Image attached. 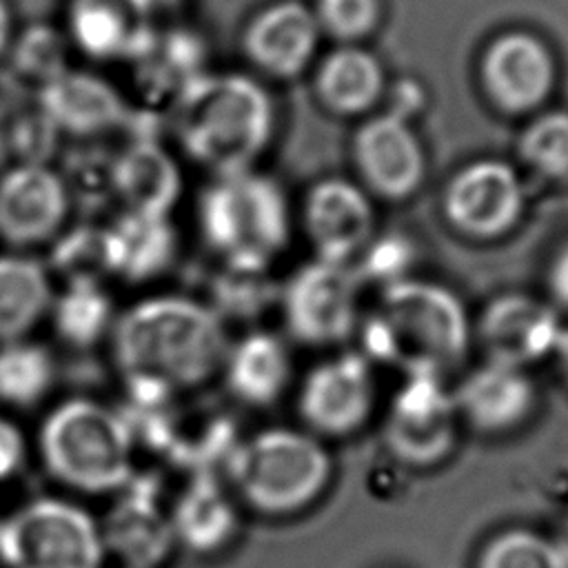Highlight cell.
Masks as SVG:
<instances>
[{"label":"cell","instance_id":"obj_37","mask_svg":"<svg viewBox=\"0 0 568 568\" xmlns=\"http://www.w3.org/2000/svg\"><path fill=\"white\" fill-rule=\"evenodd\" d=\"M555 353H557V359H559V368L568 382V328H561V335L557 339V346H555Z\"/></svg>","mask_w":568,"mask_h":568},{"label":"cell","instance_id":"obj_30","mask_svg":"<svg viewBox=\"0 0 568 568\" xmlns=\"http://www.w3.org/2000/svg\"><path fill=\"white\" fill-rule=\"evenodd\" d=\"M477 568H568V557L537 532L506 530L486 544Z\"/></svg>","mask_w":568,"mask_h":568},{"label":"cell","instance_id":"obj_7","mask_svg":"<svg viewBox=\"0 0 568 568\" xmlns=\"http://www.w3.org/2000/svg\"><path fill=\"white\" fill-rule=\"evenodd\" d=\"M102 532L91 515L60 499H38L0 524L7 568H100Z\"/></svg>","mask_w":568,"mask_h":568},{"label":"cell","instance_id":"obj_5","mask_svg":"<svg viewBox=\"0 0 568 568\" xmlns=\"http://www.w3.org/2000/svg\"><path fill=\"white\" fill-rule=\"evenodd\" d=\"M40 450L47 468L80 490H113L131 479V426L91 399L58 406L42 426Z\"/></svg>","mask_w":568,"mask_h":568},{"label":"cell","instance_id":"obj_31","mask_svg":"<svg viewBox=\"0 0 568 568\" xmlns=\"http://www.w3.org/2000/svg\"><path fill=\"white\" fill-rule=\"evenodd\" d=\"M519 151L539 173L568 178V113L552 111L537 118L521 135Z\"/></svg>","mask_w":568,"mask_h":568},{"label":"cell","instance_id":"obj_26","mask_svg":"<svg viewBox=\"0 0 568 568\" xmlns=\"http://www.w3.org/2000/svg\"><path fill=\"white\" fill-rule=\"evenodd\" d=\"M51 302L44 266L27 255H0V339L16 342Z\"/></svg>","mask_w":568,"mask_h":568},{"label":"cell","instance_id":"obj_33","mask_svg":"<svg viewBox=\"0 0 568 568\" xmlns=\"http://www.w3.org/2000/svg\"><path fill=\"white\" fill-rule=\"evenodd\" d=\"M317 22L337 38H362L379 18V0H320Z\"/></svg>","mask_w":568,"mask_h":568},{"label":"cell","instance_id":"obj_16","mask_svg":"<svg viewBox=\"0 0 568 568\" xmlns=\"http://www.w3.org/2000/svg\"><path fill=\"white\" fill-rule=\"evenodd\" d=\"M306 231L320 260L348 264L373 233L371 202L346 180H324L308 193Z\"/></svg>","mask_w":568,"mask_h":568},{"label":"cell","instance_id":"obj_9","mask_svg":"<svg viewBox=\"0 0 568 568\" xmlns=\"http://www.w3.org/2000/svg\"><path fill=\"white\" fill-rule=\"evenodd\" d=\"M397 390L384 437L390 453L410 466H430L444 459L455 444V397L442 375L413 373Z\"/></svg>","mask_w":568,"mask_h":568},{"label":"cell","instance_id":"obj_4","mask_svg":"<svg viewBox=\"0 0 568 568\" xmlns=\"http://www.w3.org/2000/svg\"><path fill=\"white\" fill-rule=\"evenodd\" d=\"M206 244L237 273L264 271L288 242V209L280 186L251 169L217 175L200 200Z\"/></svg>","mask_w":568,"mask_h":568},{"label":"cell","instance_id":"obj_11","mask_svg":"<svg viewBox=\"0 0 568 568\" xmlns=\"http://www.w3.org/2000/svg\"><path fill=\"white\" fill-rule=\"evenodd\" d=\"M69 213V191L58 171L20 162L0 175V237L13 246L53 237Z\"/></svg>","mask_w":568,"mask_h":568},{"label":"cell","instance_id":"obj_2","mask_svg":"<svg viewBox=\"0 0 568 568\" xmlns=\"http://www.w3.org/2000/svg\"><path fill=\"white\" fill-rule=\"evenodd\" d=\"M468 317L444 286L390 282L362 326L364 357L413 373L442 375L468 348Z\"/></svg>","mask_w":568,"mask_h":568},{"label":"cell","instance_id":"obj_1","mask_svg":"<svg viewBox=\"0 0 568 568\" xmlns=\"http://www.w3.org/2000/svg\"><path fill=\"white\" fill-rule=\"evenodd\" d=\"M113 346L129 379H149L169 390L204 382L226 355L217 315L186 297L135 304L115 324Z\"/></svg>","mask_w":568,"mask_h":568},{"label":"cell","instance_id":"obj_25","mask_svg":"<svg viewBox=\"0 0 568 568\" xmlns=\"http://www.w3.org/2000/svg\"><path fill=\"white\" fill-rule=\"evenodd\" d=\"M384 89L379 60L364 49L342 47L320 67L317 91L337 113H359L375 104Z\"/></svg>","mask_w":568,"mask_h":568},{"label":"cell","instance_id":"obj_22","mask_svg":"<svg viewBox=\"0 0 568 568\" xmlns=\"http://www.w3.org/2000/svg\"><path fill=\"white\" fill-rule=\"evenodd\" d=\"M226 386L251 404H273L288 384L291 357L286 346L271 333L255 331L244 335L231 351L226 348Z\"/></svg>","mask_w":568,"mask_h":568},{"label":"cell","instance_id":"obj_10","mask_svg":"<svg viewBox=\"0 0 568 568\" xmlns=\"http://www.w3.org/2000/svg\"><path fill=\"white\" fill-rule=\"evenodd\" d=\"M524 191L513 166L479 160L464 166L448 184L444 211L450 224L479 240L506 233L519 217Z\"/></svg>","mask_w":568,"mask_h":568},{"label":"cell","instance_id":"obj_14","mask_svg":"<svg viewBox=\"0 0 568 568\" xmlns=\"http://www.w3.org/2000/svg\"><path fill=\"white\" fill-rule=\"evenodd\" d=\"M481 78L504 111L539 106L555 82V62L546 44L530 33H504L486 51Z\"/></svg>","mask_w":568,"mask_h":568},{"label":"cell","instance_id":"obj_20","mask_svg":"<svg viewBox=\"0 0 568 568\" xmlns=\"http://www.w3.org/2000/svg\"><path fill=\"white\" fill-rule=\"evenodd\" d=\"M173 539V524L146 486L129 488L109 515L102 537V541H106L131 568H151L160 564Z\"/></svg>","mask_w":568,"mask_h":568},{"label":"cell","instance_id":"obj_34","mask_svg":"<svg viewBox=\"0 0 568 568\" xmlns=\"http://www.w3.org/2000/svg\"><path fill=\"white\" fill-rule=\"evenodd\" d=\"M22 455L24 442L20 430L7 419H0V479H7L18 470Z\"/></svg>","mask_w":568,"mask_h":568},{"label":"cell","instance_id":"obj_24","mask_svg":"<svg viewBox=\"0 0 568 568\" xmlns=\"http://www.w3.org/2000/svg\"><path fill=\"white\" fill-rule=\"evenodd\" d=\"M171 524L175 539L184 546L211 552L233 537L237 517L224 490L211 477H200L178 501Z\"/></svg>","mask_w":568,"mask_h":568},{"label":"cell","instance_id":"obj_21","mask_svg":"<svg viewBox=\"0 0 568 568\" xmlns=\"http://www.w3.org/2000/svg\"><path fill=\"white\" fill-rule=\"evenodd\" d=\"M42 109L60 129L89 135L120 122L122 100L113 87L91 73L62 71L42 89Z\"/></svg>","mask_w":568,"mask_h":568},{"label":"cell","instance_id":"obj_23","mask_svg":"<svg viewBox=\"0 0 568 568\" xmlns=\"http://www.w3.org/2000/svg\"><path fill=\"white\" fill-rule=\"evenodd\" d=\"M104 235L111 271L122 273L129 280H144L160 273L175 251V235L166 217L122 213Z\"/></svg>","mask_w":568,"mask_h":568},{"label":"cell","instance_id":"obj_32","mask_svg":"<svg viewBox=\"0 0 568 568\" xmlns=\"http://www.w3.org/2000/svg\"><path fill=\"white\" fill-rule=\"evenodd\" d=\"M55 260L64 273L71 275V282H95L100 273L111 271V255L106 235L102 233H82L64 240L55 253Z\"/></svg>","mask_w":568,"mask_h":568},{"label":"cell","instance_id":"obj_17","mask_svg":"<svg viewBox=\"0 0 568 568\" xmlns=\"http://www.w3.org/2000/svg\"><path fill=\"white\" fill-rule=\"evenodd\" d=\"M317 36L315 13L295 0H284L253 18L244 33V47L260 69L291 78L313 58Z\"/></svg>","mask_w":568,"mask_h":568},{"label":"cell","instance_id":"obj_8","mask_svg":"<svg viewBox=\"0 0 568 568\" xmlns=\"http://www.w3.org/2000/svg\"><path fill=\"white\" fill-rule=\"evenodd\" d=\"M359 282L348 264L315 260L284 288L282 311L288 333L313 346L346 339L357 322Z\"/></svg>","mask_w":568,"mask_h":568},{"label":"cell","instance_id":"obj_36","mask_svg":"<svg viewBox=\"0 0 568 568\" xmlns=\"http://www.w3.org/2000/svg\"><path fill=\"white\" fill-rule=\"evenodd\" d=\"M13 36V16L7 0H0V53L9 47Z\"/></svg>","mask_w":568,"mask_h":568},{"label":"cell","instance_id":"obj_6","mask_svg":"<svg viewBox=\"0 0 568 568\" xmlns=\"http://www.w3.org/2000/svg\"><path fill=\"white\" fill-rule=\"evenodd\" d=\"M229 473L251 508L286 515L304 508L324 490L331 457L311 435L266 428L231 450Z\"/></svg>","mask_w":568,"mask_h":568},{"label":"cell","instance_id":"obj_19","mask_svg":"<svg viewBox=\"0 0 568 568\" xmlns=\"http://www.w3.org/2000/svg\"><path fill=\"white\" fill-rule=\"evenodd\" d=\"M111 184L122 204V213L169 217L180 195V171L162 146L138 142L118 158Z\"/></svg>","mask_w":568,"mask_h":568},{"label":"cell","instance_id":"obj_12","mask_svg":"<svg viewBox=\"0 0 568 568\" xmlns=\"http://www.w3.org/2000/svg\"><path fill=\"white\" fill-rule=\"evenodd\" d=\"M375 386L368 359L346 353L315 366L300 390L302 419L324 435L355 433L371 415Z\"/></svg>","mask_w":568,"mask_h":568},{"label":"cell","instance_id":"obj_35","mask_svg":"<svg viewBox=\"0 0 568 568\" xmlns=\"http://www.w3.org/2000/svg\"><path fill=\"white\" fill-rule=\"evenodd\" d=\"M548 284L552 297L568 308V244L559 251V255L552 260L550 273H548Z\"/></svg>","mask_w":568,"mask_h":568},{"label":"cell","instance_id":"obj_18","mask_svg":"<svg viewBox=\"0 0 568 568\" xmlns=\"http://www.w3.org/2000/svg\"><path fill=\"white\" fill-rule=\"evenodd\" d=\"M455 406L470 426L499 433L517 426L532 408L535 386L524 368L488 362L457 388Z\"/></svg>","mask_w":568,"mask_h":568},{"label":"cell","instance_id":"obj_13","mask_svg":"<svg viewBox=\"0 0 568 568\" xmlns=\"http://www.w3.org/2000/svg\"><path fill=\"white\" fill-rule=\"evenodd\" d=\"M561 324L557 313L526 295L493 300L479 320V339L488 362L524 368L555 353Z\"/></svg>","mask_w":568,"mask_h":568},{"label":"cell","instance_id":"obj_29","mask_svg":"<svg viewBox=\"0 0 568 568\" xmlns=\"http://www.w3.org/2000/svg\"><path fill=\"white\" fill-rule=\"evenodd\" d=\"M53 320L64 342L89 346L111 322V300L98 282H71L53 306Z\"/></svg>","mask_w":568,"mask_h":568},{"label":"cell","instance_id":"obj_27","mask_svg":"<svg viewBox=\"0 0 568 568\" xmlns=\"http://www.w3.org/2000/svg\"><path fill=\"white\" fill-rule=\"evenodd\" d=\"M69 24L73 40L95 58L122 53L135 36L124 0H73Z\"/></svg>","mask_w":568,"mask_h":568},{"label":"cell","instance_id":"obj_28","mask_svg":"<svg viewBox=\"0 0 568 568\" xmlns=\"http://www.w3.org/2000/svg\"><path fill=\"white\" fill-rule=\"evenodd\" d=\"M51 355L36 344L4 342L0 348V399L16 406L36 404L51 386Z\"/></svg>","mask_w":568,"mask_h":568},{"label":"cell","instance_id":"obj_15","mask_svg":"<svg viewBox=\"0 0 568 568\" xmlns=\"http://www.w3.org/2000/svg\"><path fill=\"white\" fill-rule=\"evenodd\" d=\"M355 155L368 184L386 197H406L422 182L424 153L404 113L368 120L357 131Z\"/></svg>","mask_w":568,"mask_h":568},{"label":"cell","instance_id":"obj_3","mask_svg":"<svg viewBox=\"0 0 568 568\" xmlns=\"http://www.w3.org/2000/svg\"><path fill=\"white\" fill-rule=\"evenodd\" d=\"M271 129V100L246 75H197L180 91L175 135L186 155L215 175L246 171L264 151Z\"/></svg>","mask_w":568,"mask_h":568}]
</instances>
